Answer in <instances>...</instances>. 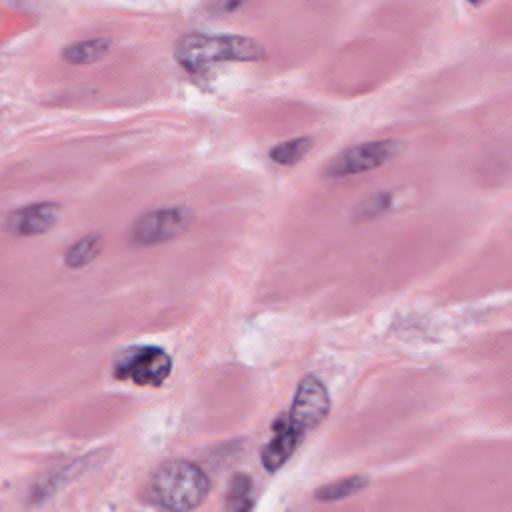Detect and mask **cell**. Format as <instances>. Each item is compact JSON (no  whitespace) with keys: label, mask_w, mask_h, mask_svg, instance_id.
Returning <instances> with one entry per match:
<instances>
[{"label":"cell","mask_w":512,"mask_h":512,"mask_svg":"<svg viewBox=\"0 0 512 512\" xmlns=\"http://www.w3.org/2000/svg\"><path fill=\"white\" fill-rule=\"evenodd\" d=\"M210 490L204 470L184 458L162 462L150 476L146 500L166 512H190L202 504Z\"/></svg>","instance_id":"obj_1"},{"label":"cell","mask_w":512,"mask_h":512,"mask_svg":"<svg viewBox=\"0 0 512 512\" xmlns=\"http://www.w3.org/2000/svg\"><path fill=\"white\" fill-rule=\"evenodd\" d=\"M176 62L188 72H202L218 62H254L264 58V48L236 34H184L174 46Z\"/></svg>","instance_id":"obj_2"},{"label":"cell","mask_w":512,"mask_h":512,"mask_svg":"<svg viewBox=\"0 0 512 512\" xmlns=\"http://www.w3.org/2000/svg\"><path fill=\"white\" fill-rule=\"evenodd\" d=\"M172 370V358L158 346H132L114 362V378L136 386H160Z\"/></svg>","instance_id":"obj_3"},{"label":"cell","mask_w":512,"mask_h":512,"mask_svg":"<svg viewBox=\"0 0 512 512\" xmlns=\"http://www.w3.org/2000/svg\"><path fill=\"white\" fill-rule=\"evenodd\" d=\"M396 152H398V142L394 140H376V142L350 146L328 162L326 176L344 178V176H354L360 172L374 170L386 164L388 160H392Z\"/></svg>","instance_id":"obj_4"},{"label":"cell","mask_w":512,"mask_h":512,"mask_svg":"<svg viewBox=\"0 0 512 512\" xmlns=\"http://www.w3.org/2000/svg\"><path fill=\"white\" fill-rule=\"evenodd\" d=\"M330 410V396L326 386L316 376H306L298 384L290 412L286 414L290 426L302 436L316 428Z\"/></svg>","instance_id":"obj_5"},{"label":"cell","mask_w":512,"mask_h":512,"mask_svg":"<svg viewBox=\"0 0 512 512\" xmlns=\"http://www.w3.org/2000/svg\"><path fill=\"white\" fill-rule=\"evenodd\" d=\"M190 212L186 208H160L142 214L132 230L134 242L142 246L160 244L182 234L190 224Z\"/></svg>","instance_id":"obj_6"},{"label":"cell","mask_w":512,"mask_h":512,"mask_svg":"<svg viewBox=\"0 0 512 512\" xmlns=\"http://www.w3.org/2000/svg\"><path fill=\"white\" fill-rule=\"evenodd\" d=\"M58 214L60 206L54 202L30 204L12 212L6 220V228L16 236L44 234L58 222Z\"/></svg>","instance_id":"obj_7"},{"label":"cell","mask_w":512,"mask_h":512,"mask_svg":"<svg viewBox=\"0 0 512 512\" xmlns=\"http://www.w3.org/2000/svg\"><path fill=\"white\" fill-rule=\"evenodd\" d=\"M272 432L274 434L270 442H266L262 450V466L268 472L280 470L286 464V460L296 452L302 440V434L290 426L286 414H282L278 420L272 422Z\"/></svg>","instance_id":"obj_8"},{"label":"cell","mask_w":512,"mask_h":512,"mask_svg":"<svg viewBox=\"0 0 512 512\" xmlns=\"http://www.w3.org/2000/svg\"><path fill=\"white\" fill-rule=\"evenodd\" d=\"M254 508V482L248 474H234L228 484L224 512H252Z\"/></svg>","instance_id":"obj_9"},{"label":"cell","mask_w":512,"mask_h":512,"mask_svg":"<svg viewBox=\"0 0 512 512\" xmlns=\"http://www.w3.org/2000/svg\"><path fill=\"white\" fill-rule=\"evenodd\" d=\"M108 50H110V42L106 38H88L64 48L62 56L70 64H92L104 58Z\"/></svg>","instance_id":"obj_10"},{"label":"cell","mask_w":512,"mask_h":512,"mask_svg":"<svg viewBox=\"0 0 512 512\" xmlns=\"http://www.w3.org/2000/svg\"><path fill=\"white\" fill-rule=\"evenodd\" d=\"M100 252H102V238L98 234H88L66 250L64 262L70 268H82L90 264Z\"/></svg>","instance_id":"obj_11"},{"label":"cell","mask_w":512,"mask_h":512,"mask_svg":"<svg viewBox=\"0 0 512 512\" xmlns=\"http://www.w3.org/2000/svg\"><path fill=\"white\" fill-rule=\"evenodd\" d=\"M368 486V478L366 476H348L336 482H330L326 486H320L316 490V498L322 502H334V500H342L348 498L360 490H364Z\"/></svg>","instance_id":"obj_12"},{"label":"cell","mask_w":512,"mask_h":512,"mask_svg":"<svg viewBox=\"0 0 512 512\" xmlns=\"http://www.w3.org/2000/svg\"><path fill=\"white\" fill-rule=\"evenodd\" d=\"M312 148V138L308 136H300V138H292V140H286L278 146H274L270 150V158L276 162V164H282V166H292L296 162H300L308 150Z\"/></svg>","instance_id":"obj_13"},{"label":"cell","mask_w":512,"mask_h":512,"mask_svg":"<svg viewBox=\"0 0 512 512\" xmlns=\"http://www.w3.org/2000/svg\"><path fill=\"white\" fill-rule=\"evenodd\" d=\"M388 200V196H384V194H380V196H376V198H370L368 202H366V208L360 212L362 216H376L378 212H382L384 208H386V202Z\"/></svg>","instance_id":"obj_14"},{"label":"cell","mask_w":512,"mask_h":512,"mask_svg":"<svg viewBox=\"0 0 512 512\" xmlns=\"http://www.w3.org/2000/svg\"><path fill=\"white\" fill-rule=\"evenodd\" d=\"M468 2H470V4H474V6H478V4H484L486 0H468Z\"/></svg>","instance_id":"obj_15"}]
</instances>
